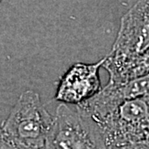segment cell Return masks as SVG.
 <instances>
[{"instance_id":"1","label":"cell","mask_w":149,"mask_h":149,"mask_svg":"<svg viewBox=\"0 0 149 149\" xmlns=\"http://www.w3.org/2000/svg\"><path fill=\"white\" fill-rule=\"evenodd\" d=\"M44 149H108L99 126L79 107L60 104Z\"/></svg>"},{"instance_id":"2","label":"cell","mask_w":149,"mask_h":149,"mask_svg":"<svg viewBox=\"0 0 149 149\" xmlns=\"http://www.w3.org/2000/svg\"><path fill=\"white\" fill-rule=\"evenodd\" d=\"M54 118L44 107L37 92L27 91L19 96L2 129L28 147L44 149Z\"/></svg>"},{"instance_id":"3","label":"cell","mask_w":149,"mask_h":149,"mask_svg":"<svg viewBox=\"0 0 149 149\" xmlns=\"http://www.w3.org/2000/svg\"><path fill=\"white\" fill-rule=\"evenodd\" d=\"M149 123V96L123 102L97 125L108 149L145 141Z\"/></svg>"},{"instance_id":"4","label":"cell","mask_w":149,"mask_h":149,"mask_svg":"<svg viewBox=\"0 0 149 149\" xmlns=\"http://www.w3.org/2000/svg\"><path fill=\"white\" fill-rule=\"evenodd\" d=\"M148 49L149 1H140L123 16L116 40L105 60L120 63L138 57Z\"/></svg>"},{"instance_id":"5","label":"cell","mask_w":149,"mask_h":149,"mask_svg":"<svg viewBox=\"0 0 149 149\" xmlns=\"http://www.w3.org/2000/svg\"><path fill=\"white\" fill-rule=\"evenodd\" d=\"M149 96V74L124 83H109L79 107L95 123L100 122L123 102Z\"/></svg>"},{"instance_id":"6","label":"cell","mask_w":149,"mask_h":149,"mask_svg":"<svg viewBox=\"0 0 149 149\" xmlns=\"http://www.w3.org/2000/svg\"><path fill=\"white\" fill-rule=\"evenodd\" d=\"M104 57L96 63L72 65L59 81L55 99L61 104L78 106L88 101L101 91L99 70Z\"/></svg>"},{"instance_id":"7","label":"cell","mask_w":149,"mask_h":149,"mask_svg":"<svg viewBox=\"0 0 149 149\" xmlns=\"http://www.w3.org/2000/svg\"><path fill=\"white\" fill-rule=\"evenodd\" d=\"M0 149H37L28 147L12 138L0 128Z\"/></svg>"},{"instance_id":"8","label":"cell","mask_w":149,"mask_h":149,"mask_svg":"<svg viewBox=\"0 0 149 149\" xmlns=\"http://www.w3.org/2000/svg\"><path fill=\"white\" fill-rule=\"evenodd\" d=\"M117 149H149V141L145 140V141L139 142L136 143L126 145Z\"/></svg>"},{"instance_id":"9","label":"cell","mask_w":149,"mask_h":149,"mask_svg":"<svg viewBox=\"0 0 149 149\" xmlns=\"http://www.w3.org/2000/svg\"><path fill=\"white\" fill-rule=\"evenodd\" d=\"M146 140H148L149 141V123L148 126V135H147V139Z\"/></svg>"}]
</instances>
